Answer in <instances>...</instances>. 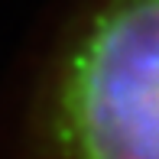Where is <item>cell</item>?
<instances>
[{
  "label": "cell",
  "mask_w": 159,
  "mask_h": 159,
  "mask_svg": "<svg viewBox=\"0 0 159 159\" xmlns=\"http://www.w3.org/2000/svg\"><path fill=\"white\" fill-rule=\"evenodd\" d=\"M46 159H159V0H84L36 98Z\"/></svg>",
  "instance_id": "6da1fadb"
}]
</instances>
